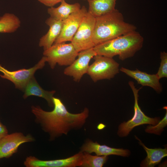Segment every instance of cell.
<instances>
[{"instance_id": "cell-3", "label": "cell", "mask_w": 167, "mask_h": 167, "mask_svg": "<svg viewBox=\"0 0 167 167\" xmlns=\"http://www.w3.org/2000/svg\"><path fill=\"white\" fill-rule=\"evenodd\" d=\"M144 38L136 30L119 36L95 45L97 55L112 58L118 55L124 61L134 56L142 48Z\"/></svg>"}, {"instance_id": "cell-27", "label": "cell", "mask_w": 167, "mask_h": 167, "mask_svg": "<svg viewBox=\"0 0 167 167\" xmlns=\"http://www.w3.org/2000/svg\"></svg>"}, {"instance_id": "cell-13", "label": "cell", "mask_w": 167, "mask_h": 167, "mask_svg": "<svg viewBox=\"0 0 167 167\" xmlns=\"http://www.w3.org/2000/svg\"><path fill=\"white\" fill-rule=\"evenodd\" d=\"M89 153L94 152L98 156H108L116 155L124 157L128 156L130 151L123 148H117L105 145H100L97 142H93L90 139L87 140L81 146L80 151Z\"/></svg>"}, {"instance_id": "cell-15", "label": "cell", "mask_w": 167, "mask_h": 167, "mask_svg": "<svg viewBox=\"0 0 167 167\" xmlns=\"http://www.w3.org/2000/svg\"><path fill=\"white\" fill-rule=\"evenodd\" d=\"M49 27L48 31L40 39L39 45L44 50L50 47L60 35L62 27L63 21L50 17L45 21Z\"/></svg>"}, {"instance_id": "cell-21", "label": "cell", "mask_w": 167, "mask_h": 167, "mask_svg": "<svg viewBox=\"0 0 167 167\" xmlns=\"http://www.w3.org/2000/svg\"><path fill=\"white\" fill-rule=\"evenodd\" d=\"M108 159V156H93L90 153L83 152L81 167H102Z\"/></svg>"}, {"instance_id": "cell-5", "label": "cell", "mask_w": 167, "mask_h": 167, "mask_svg": "<svg viewBox=\"0 0 167 167\" xmlns=\"http://www.w3.org/2000/svg\"><path fill=\"white\" fill-rule=\"evenodd\" d=\"M128 84L134 95V113L131 119L126 122H124L119 125L118 134L120 137H125L128 135L130 132L136 126L145 124L155 125L160 120L159 117L152 118L146 116L141 110L139 105L138 101L139 92L142 88L137 89L135 88L134 83L132 81H129Z\"/></svg>"}, {"instance_id": "cell-2", "label": "cell", "mask_w": 167, "mask_h": 167, "mask_svg": "<svg viewBox=\"0 0 167 167\" xmlns=\"http://www.w3.org/2000/svg\"><path fill=\"white\" fill-rule=\"evenodd\" d=\"M136 29L134 25L125 22L122 14L115 9L110 12L95 17L92 41L95 46Z\"/></svg>"}, {"instance_id": "cell-19", "label": "cell", "mask_w": 167, "mask_h": 167, "mask_svg": "<svg viewBox=\"0 0 167 167\" xmlns=\"http://www.w3.org/2000/svg\"><path fill=\"white\" fill-rule=\"evenodd\" d=\"M61 3L60 5L57 7H52L48 9L47 12L50 17L63 21L71 14L81 8L79 3L70 4L65 0Z\"/></svg>"}, {"instance_id": "cell-20", "label": "cell", "mask_w": 167, "mask_h": 167, "mask_svg": "<svg viewBox=\"0 0 167 167\" xmlns=\"http://www.w3.org/2000/svg\"><path fill=\"white\" fill-rule=\"evenodd\" d=\"M20 25V19L14 14L6 13L0 17V33L14 32Z\"/></svg>"}, {"instance_id": "cell-6", "label": "cell", "mask_w": 167, "mask_h": 167, "mask_svg": "<svg viewBox=\"0 0 167 167\" xmlns=\"http://www.w3.org/2000/svg\"><path fill=\"white\" fill-rule=\"evenodd\" d=\"M93 58L94 61L89 66L87 74L94 82L110 79L119 73V64L113 58L97 54Z\"/></svg>"}, {"instance_id": "cell-11", "label": "cell", "mask_w": 167, "mask_h": 167, "mask_svg": "<svg viewBox=\"0 0 167 167\" xmlns=\"http://www.w3.org/2000/svg\"><path fill=\"white\" fill-rule=\"evenodd\" d=\"M83 152L69 157L51 160H42L33 156H27L24 162L26 167H75L81 166Z\"/></svg>"}, {"instance_id": "cell-7", "label": "cell", "mask_w": 167, "mask_h": 167, "mask_svg": "<svg viewBox=\"0 0 167 167\" xmlns=\"http://www.w3.org/2000/svg\"><path fill=\"white\" fill-rule=\"evenodd\" d=\"M95 23V17L88 11L71 42L78 52L95 46L92 38Z\"/></svg>"}, {"instance_id": "cell-18", "label": "cell", "mask_w": 167, "mask_h": 167, "mask_svg": "<svg viewBox=\"0 0 167 167\" xmlns=\"http://www.w3.org/2000/svg\"><path fill=\"white\" fill-rule=\"evenodd\" d=\"M88 5V12L95 17L113 11L117 0H86Z\"/></svg>"}, {"instance_id": "cell-9", "label": "cell", "mask_w": 167, "mask_h": 167, "mask_svg": "<svg viewBox=\"0 0 167 167\" xmlns=\"http://www.w3.org/2000/svg\"><path fill=\"white\" fill-rule=\"evenodd\" d=\"M87 12V8L83 6L63 20L61 33L54 44L71 42Z\"/></svg>"}, {"instance_id": "cell-23", "label": "cell", "mask_w": 167, "mask_h": 167, "mask_svg": "<svg viewBox=\"0 0 167 167\" xmlns=\"http://www.w3.org/2000/svg\"><path fill=\"white\" fill-rule=\"evenodd\" d=\"M161 61L157 72L156 74L159 79L167 77V53L165 51L160 53Z\"/></svg>"}, {"instance_id": "cell-8", "label": "cell", "mask_w": 167, "mask_h": 167, "mask_svg": "<svg viewBox=\"0 0 167 167\" xmlns=\"http://www.w3.org/2000/svg\"><path fill=\"white\" fill-rule=\"evenodd\" d=\"M46 62L45 57L43 56L32 67L12 71L7 70L0 64V71L3 74V75L0 74V76L12 82L15 84L16 88L24 91L29 81L34 76L35 72L37 70L42 69L45 66Z\"/></svg>"}, {"instance_id": "cell-1", "label": "cell", "mask_w": 167, "mask_h": 167, "mask_svg": "<svg viewBox=\"0 0 167 167\" xmlns=\"http://www.w3.org/2000/svg\"><path fill=\"white\" fill-rule=\"evenodd\" d=\"M54 109L51 111L44 110L39 105H33L31 111L35 122L42 129L49 134L50 141L63 135H67L73 130L80 129L89 116L88 109L85 108L81 112L72 113L69 112L62 101L53 97Z\"/></svg>"}, {"instance_id": "cell-26", "label": "cell", "mask_w": 167, "mask_h": 167, "mask_svg": "<svg viewBox=\"0 0 167 167\" xmlns=\"http://www.w3.org/2000/svg\"><path fill=\"white\" fill-rule=\"evenodd\" d=\"M101 126L100 124L98 125L97 127V128H98V129L100 130V129H102L104 128L105 127V125H104L103 124H102V123H101Z\"/></svg>"}, {"instance_id": "cell-4", "label": "cell", "mask_w": 167, "mask_h": 167, "mask_svg": "<svg viewBox=\"0 0 167 167\" xmlns=\"http://www.w3.org/2000/svg\"><path fill=\"white\" fill-rule=\"evenodd\" d=\"M79 52L71 42L54 44L44 50L43 56L51 68L54 69L57 64L61 66H69L76 59Z\"/></svg>"}, {"instance_id": "cell-24", "label": "cell", "mask_w": 167, "mask_h": 167, "mask_svg": "<svg viewBox=\"0 0 167 167\" xmlns=\"http://www.w3.org/2000/svg\"><path fill=\"white\" fill-rule=\"evenodd\" d=\"M64 0H38L40 2L50 7H53L56 4L61 2Z\"/></svg>"}, {"instance_id": "cell-10", "label": "cell", "mask_w": 167, "mask_h": 167, "mask_svg": "<svg viewBox=\"0 0 167 167\" xmlns=\"http://www.w3.org/2000/svg\"><path fill=\"white\" fill-rule=\"evenodd\" d=\"M96 55L93 48L79 52L77 58L65 68L64 74L72 77L74 81L79 82L83 76L87 74L90 61Z\"/></svg>"}, {"instance_id": "cell-17", "label": "cell", "mask_w": 167, "mask_h": 167, "mask_svg": "<svg viewBox=\"0 0 167 167\" xmlns=\"http://www.w3.org/2000/svg\"><path fill=\"white\" fill-rule=\"evenodd\" d=\"M136 138L139 141V144L142 146L146 152L147 156L140 164L143 167H153L158 164L162 159L167 156V149L155 148H149L146 147L137 136Z\"/></svg>"}, {"instance_id": "cell-22", "label": "cell", "mask_w": 167, "mask_h": 167, "mask_svg": "<svg viewBox=\"0 0 167 167\" xmlns=\"http://www.w3.org/2000/svg\"><path fill=\"white\" fill-rule=\"evenodd\" d=\"M163 109L166 110L165 116L161 121L156 125H149L145 130V132L151 134H154L160 135L163 131L164 128L167 125V106L163 107Z\"/></svg>"}, {"instance_id": "cell-25", "label": "cell", "mask_w": 167, "mask_h": 167, "mask_svg": "<svg viewBox=\"0 0 167 167\" xmlns=\"http://www.w3.org/2000/svg\"><path fill=\"white\" fill-rule=\"evenodd\" d=\"M8 134L7 127L2 123L0 119V140Z\"/></svg>"}, {"instance_id": "cell-12", "label": "cell", "mask_w": 167, "mask_h": 167, "mask_svg": "<svg viewBox=\"0 0 167 167\" xmlns=\"http://www.w3.org/2000/svg\"><path fill=\"white\" fill-rule=\"evenodd\" d=\"M35 140L30 134L25 135L22 132H16L8 134L0 140V159L11 157L17 152L21 144Z\"/></svg>"}, {"instance_id": "cell-16", "label": "cell", "mask_w": 167, "mask_h": 167, "mask_svg": "<svg viewBox=\"0 0 167 167\" xmlns=\"http://www.w3.org/2000/svg\"><path fill=\"white\" fill-rule=\"evenodd\" d=\"M23 97L24 99L30 96H34L42 97L47 101L48 105L53 107V96L55 93L54 90L45 91L43 89L39 84L34 76L29 81L24 89Z\"/></svg>"}, {"instance_id": "cell-14", "label": "cell", "mask_w": 167, "mask_h": 167, "mask_svg": "<svg viewBox=\"0 0 167 167\" xmlns=\"http://www.w3.org/2000/svg\"><path fill=\"white\" fill-rule=\"evenodd\" d=\"M120 71L134 79L139 84L143 86L150 87L159 93L162 91V87L159 82L160 79L156 74H148L137 69L132 70L124 67L120 68Z\"/></svg>"}]
</instances>
